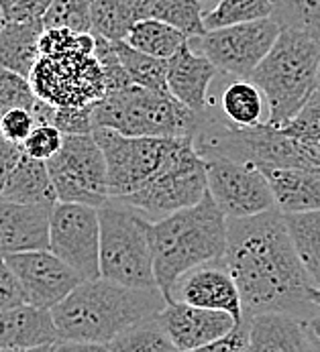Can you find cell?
Listing matches in <instances>:
<instances>
[{
    "instance_id": "52a82bcc",
    "label": "cell",
    "mask_w": 320,
    "mask_h": 352,
    "mask_svg": "<svg viewBox=\"0 0 320 352\" xmlns=\"http://www.w3.org/2000/svg\"><path fill=\"white\" fill-rule=\"evenodd\" d=\"M194 145L204 159L222 157L249 163L259 171L320 167L319 155L290 139L281 129H275L267 122L251 129H235L213 114V110L204 114V122L194 137Z\"/></svg>"
},
{
    "instance_id": "bcb514c9",
    "label": "cell",
    "mask_w": 320,
    "mask_h": 352,
    "mask_svg": "<svg viewBox=\"0 0 320 352\" xmlns=\"http://www.w3.org/2000/svg\"><path fill=\"white\" fill-rule=\"evenodd\" d=\"M17 2L19 0H0V12H2V19L17 6Z\"/></svg>"
},
{
    "instance_id": "f35d334b",
    "label": "cell",
    "mask_w": 320,
    "mask_h": 352,
    "mask_svg": "<svg viewBox=\"0 0 320 352\" xmlns=\"http://www.w3.org/2000/svg\"><path fill=\"white\" fill-rule=\"evenodd\" d=\"M54 126L63 135H92L94 126V106L78 110H55Z\"/></svg>"
},
{
    "instance_id": "7bdbcfd3",
    "label": "cell",
    "mask_w": 320,
    "mask_h": 352,
    "mask_svg": "<svg viewBox=\"0 0 320 352\" xmlns=\"http://www.w3.org/2000/svg\"><path fill=\"white\" fill-rule=\"evenodd\" d=\"M23 157V149L19 145H12L10 141L4 139V135L0 133V194L12 173V169L17 167V163Z\"/></svg>"
},
{
    "instance_id": "ee69618b",
    "label": "cell",
    "mask_w": 320,
    "mask_h": 352,
    "mask_svg": "<svg viewBox=\"0 0 320 352\" xmlns=\"http://www.w3.org/2000/svg\"><path fill=\"white\" fill-rule=\"evenodd\" d=\"M52 352H110L108 344L100 342H82V340H57Z\"/></svg>"
},
{
    "instance_id": "30bf717a",
    "label": "cell",
    "mask_w": 320,
    "mask_h": 352,
    "mask_svg": "<svg viewBox=\"0 0 320 352\" xmlns=\"http://www.w3.org/2000/svg\"><path fill=\"white\" fill-rule=\"evenodd\" d=\"M94 137L105 153L110 200H125L145 188L182 145V139L125 137L110 129H96Z\"/></svg>"
},
{
    "instance_id": "5b68a950",
    "label": "cell",
    "mask_w": 320,
    "mask_h": 352,
    "mask_svg": "<svg viewBox=\"0 0 320 352\" xmlns=\"http://www.w3.org/2000/svg\"><path fill=\"white\" fill-rule=\"evenodd\" d=\"M320 39L300 31H281L266 59L251 74L269 108L267 124L284 129L317 92Z\"/></svg>"
},
{
    "instance_id": "e575fe53",
    "label": "cell",
    "mask_w": 320,
    "mask_h": 352,
    "mask_svg": "<svg viewBox=\"0 0 320 352\" xmlns=\"http://www.w3.org/2000/svg\"><path fill=\"white\" fill-rule=\"evenodd\" d=\"M290 139L298 141L306 149L314 153V147L320 141V90H317L300 112L281 129ZM317 155V153H314Z\"/></svg>"
},
{
    "instance_id": "2e32d148",
    "label": "cell",
    "mask_w": 320,
    "mask_h": 352,
    "mask_svg": "<svg viewBox=\"0 0 320 352\" xmlns=\"http://www.w3.org/2000/svg\"><path fill=\"white\" fill-rule=\"evenodd\" d=\"M167 302H182L194 307L224 311L233 316L237 324L245 320L239 287L224 261L206 263L188 271L175 281Z\"/></svg>"
},
{
    "instance_id": "9a60e30c",
    "label": "cell",
    "mask_w": 320,
    "mask_h": 352,
    "mask_svg": "<svg viewBox=\"0 0 320 352\" xmlns=\"http://www.w3.org/2000/svg\"><path fill=\"white\" fill-rule=\"evenodd\" d=\"M25 303L54 309L84 279L52 251H29L6 256Z\"/></svg>"
},
{
    "instance_id": "4316f807",
    "label": "cell",
    "mask_w": 320,
    "mask_h": 352,
    "mask_svg": "<svg viewBox=\"0 0 320 352\" xmlns=\"http://www.w3.org/2000/svg\"><path fill=\"white\" fill-rule=\"evenodd\" d=\"M264 100V92L251 80H237L220 96V114L235 129H251L262 124Z\"/></svg>"
},
{
    "instance_id": "7c38bea8",
    "label": "cell",
    "mask_w": 320,
    "mask_h": 352,
    "mask_svg": "<svg viewBox=\"0 0 320 352\" xmlns=\"http://www.w3.org/2000/svg\"><path fill=\"white\" fill-rule=\"evenodd\" d=\"M50 251L84 281L100 279L98 208L57 201L50 222Z\"/></svg>"
},
{
    "instance_id": "e0dca14e",
    "label": "cell",
    "mask_w": 320,
    "mask_h": 352,
    "mask_svg": "<svg viewBox=\"0 0 320 352\" xmlns=\"http://www.w3.org/2000/svg\"><path fill=\"white\" fill-rule=\"evenodd\" d=\"M158 320L180 352L213 344L231 334L237 326L235 318L224 311L194 307L182 302H167L158 314Z\"/></svg>"
},
{
    "instance_id": "9c48e42d",
    "label": "cell",
    "mask_w": 320,
    "mask_h": 352,
    "mask_svg": "<svg viewBox=\"0 0 320 352\" xmlns=\"http://www.w3.org/2000/svg\"><path fill=\"white\" fill-rule=\"evenodd\" d=\"M209 194L206 159L198 153L194 139H182L180 149L167 167L137 194L125 198L122 204L139 210L151 222L167 218L180 210L192 208Z\"/></svg>"
},
{
    "instance_id": "d4e9b609",
    "label": "cell",
    "mask_w": 320,
    "mask_h": 352,
    "mask_svg": "<svg viewBox=\"0 0 320 352\" xmlns=\"http://www.w3.org/2000/svg\"><path fill=\"white\" fill-rule=\"evenodd\" d=\"M141 19H156L182 31L188 39H200L204 27V8L198 0H141Z\"/></svg>"
},
{
    "instance_id": "7402d4cb",
    "label": "cell",
    "mask_w": 320,
    "mask_h": 352,
    "mask_svg": "<svg viewBox=\"0 0 320 352\" xmlns=\"http://www.w3.org/2000/svg\"><path fill=\"white\" fill-rule=\"evenodd\" d=\"M277 208L284 214H306L320 210V167L266 169Z\"/></svg>"
},
{
    "instance_id": "4fadbf2b",
    "label": "cell",
    "mask_w": 320,
    "mask_h": 352,
    "mask_svg": "<svg viewBox=\"0 0 320 352\" xmlns=\"http://www.w3.org/2000/svg\"><path fill=\"white\" fill-rule=\"evenodd\" d=\"M279 33L281 29L273 19H264L209 31L196 41L200 53L213 61L218 72L237 76L239 80H249L275 45Z\"/></svg>"
},
{
    "instance_id": "f6af8a7d",
    "label": "cell",
    "mask_w": 320,
    "mask_h": 352,
    "mask_svg": "<svg viewBox=\"0 0 320 352\" xmlns=\"http://www.w3.org/2000/svg\"><path fill=\"white\" fill-rule=\"evenodd\" d=\"M308 326H310L312 334L317 336V340H319V342H320V314H317V316H312V318H308Z\"/></svg>"
},
{
    "instance_id": "836d02e7",
    "label": "cell",
    "mask_w": 320,
    "mask_h": 352,
    "mask_svg": "<svg viewBox=\"0 0 320 352\" xmlns=\"http://www.w3.org/2000/svg\"><path fill=\"white\" fill-rule=\"evenodd\" d=\"M92 0H54L43 19L45 29H70L76 33H92L90 21Z\"/></svg>"
},
{
    "instance_id": "8d00e7d4",
    "label": "cell",
    "mask_w": 320,
    "mask_h": 352,
    "mask_svg": "<svg viewBox=\"0 0 320 352\" xmlns=\"http://www.w3.org/2000/svg\"><path fill=\"white\" fill-rule=\"evenodd\" d=\"M63 145V133L54 124H37L29 139L23 143V153L31 159L50 161Z\"/></svg>"
},
{
    "instance_id": "7dc6e473",
    "label": "cell",
    "mask_w": 320,
    "mask_h": 352,
    "mask_svg": "<svg viewBox=\"0 0 320 352\" xmlns=\"http://www.w3.org/2000/svg\"><path fill=\"white\" fill-rule=\"evenodd\" d=\"M0 352H52V346H41V349H0Z\"/></svg>"
},
{
    "instance_id": "5bb4252c",
    "label": "cell",
    "mask_w": 320,
    "mask_h": 352,
    "mask_svg": "<svg viewBox=\"0 0 320 352\" xmlns=\"http://www.w3.org/2000/svg\"><path fill=\"white\" fill-rule=\"evenodd\" d=\"M209 194L226 218H253L277 208L269 182L257 167L222 157L206 159Z\"/></svg>"
},
{
    "instance_id": "8fae6325",
    "label": "cell",
    "mask_w": 320,
    "mask_h": 352,
    "mask_svg": "<svg viewBox=\"0 0 320 352\" xmlns=\"http://www.w3.org/2000/svg\"><path fill=\"white\" fill-rule=\"evenodd\" d=\"M57 201L103 208L110 200L107 161L94 133L63 135L59 153L47 161Z\"/></svg>"
},
{
    "instance_id": "44dd1931",
    "label": "cell",
    "mask_w": 320,
    "mask_h": 352,
    "mask_svg": "<svg viewBox=\"0 0 320 352\" xmlns=\"http://www.w3.org/2000/svg\"><path fill=\"white\" fill-rule=\"evenodd\" d=\"M57 340L52 309L19 303L0 311V349H41L54 346Z\"/></svg>"
},
{
    "instance_id": "7a4b0ae2",
    "label": "cell",
    "mask_w": 320,
    "mask_h": 352,
    "mask_svg": "<svg viewBox=\"0 0 320 352\" xmlns=\"http://www.w3.org/2000/svg\"><path fill=\"white\" fill-rule=\"evenodd\" d=\"M165 305L160 289L125 287L100 277L82 281L52 311L59 340L108 344L125 330L156 318Z\"/></svg>"
},
{
    "instance_id": "f1b7e54d",
    "label": "cell",
    "mask_w": 320,
    "mask_h": 352,
    "mask_svg": "<svg viewBox=\"0 0 320 352\" xmlns=\"http://www.w3.org/2000/svg\"><path fill=\"white\" fill-rule=\"evenodd\" d=\"M127 43L147 55L171 59L186 43H190V39L167 23H161L156 19H141L131 29Z\"/></svg>"
},
{
    "instance_id": "d6986e66",
    "label": "cell",
    "mask_w": 320,
    "mask_h": 352,
    "mask_svg": "<svg viewBox=\"0 0 320 352\" xmlns=\"http://www.w3.org/2000/svg\"><path fill=\"white\" fill-rule=\"evenodd\" d=\"M249 322V352H320L308 320L294 314H259Z\"/></svg>"
},
{
    "instance_id": "603a6c76",
    "label": "cell",
    "mask_w": 320,
    "mask_h": 352,
    "mask_svg": "<svg viewBox=\"0 0 320 352\" xmlns=\"http://www.w3.org/2000/svg\"><path fill=\"white\" fill-rule=\"evenodd\" d=\"M45 33L43 21L2 19L0 27V67L10 69L29 80Z\"/></svg>"
},
{
    "instance_id": "83f0119b",
    "label": "cell",
    "mask_w": 320,
    "mask_h": 352,
    "mask_svg": "<svg viewBox=\"0 0 320 352\" xmlns=\"http://www.w3.org/2000/svg\"><path fill=\"white\" fill-rule=\"evenodd\" d=\"M286 224L310 285L320 289V210L286 214Z\"/></svg>"
},
{
    "instance_id": "f907efd6",
    "label": "cell",
    "mask_w": 320,
    "mask_h": 352,
    "mask_svg": "<svg viewBox=\"0 0 320 352\" xmlns=\"http://www.w3.org/2000/svg\"><path fill=\"white\" fill-rule=\"evenodd\" d=\"M314 153H317V155H319V157H320V141H319V143H317V147H314Z\"/></svg>"
},
{
    "instance_id": "816d5d0a",
    "label": "cell",
    "mask_w": 320,
    "mask_h": 352,
    "mask_svg": "<svg viewBox=\"0 0 320 352\" xmlns=\"http://www.w3.org/2000/svg\"><path fill=\"white\" fill-rule=\"evenodd\" d=\"M317 90H320V69H319V84H317Z\"/></svg>"
},
{
    "instance_id": "c3c4849f",
    "label": "cell",
    "mask_w": 320,
    "mask_h": 352,
    "mask_svg": "<svg viewBox=\"0 0 320 352\" xmlns=\"http://www.w3.org/2000/svg\"><path fill=\"white\" fill-rule=\"evenodd\" d=\"M198 2L202 4V8H204V14H206V12L214 10V8H216V6H218L222 0H198Z\"/></svg>"
},
{
    "instance_id": "8992f818",
    "label": "cell",
    "mask_w": 320,
    "mask_h": 352,
    "mask_svg": "<svg viewBox=\"0 0 320 352\" xmlns=\"http://www.w3.org/2000/svg\"><path fill=\"white\" fill-rule=\"evenodd\" d=\"M204 116L192 112L171 92H156L137 84L108 90L94 104V126L125 137L184 139L196 137Z\"/></svg>"
},
{
    "instance_id": "b9f144b4",
    "label": "cell",
    "mask_w": 320,
    "mask_h": 352,
    "mask_svg": "<svg viewBox=\"0 0 320 352\" xmlns=\"http://www.w3.org/2000/svg\"><path fill=\"white\" fill-rule=\"evenodd\" d=\"M54 0H19L17 6L4 19H21V21H43L50 12Z\"/></svg>"
},
{
    "instance_id": "484cf974",
    "label": "cell",
    "mask_w": 320,
    "mask_h": 352,
    "mask_svg": "<svg viewBox=\"0 0 320 352\" xmlns=\"http://www.w3.org/2000/svg\"><path fill=\"white\" fill-rule=\"evenodd\" d=\"M141 0H92L90 2V21L92 35L107 41H127L139 16Z\"/></svg>"
},
{
    "instance_id": "681fc988",
    "label": "cell",
    "mask_w": 320,
    "mask_h": 352,
    "mask_svg": "<svg viewBox=\"0 0 320 352\" xmlns=\"http://www.w3.org/2000/svg\"><path fill=\"white\" fill-rule=\"evenodd\" d=\"M308 300L314 303L317 307H320V289L319 287H310V289H308Z\"/></svg>"
},
{
    "instance_id": "6da1fadb",
    "label": "cell",
    "mask_w": 320,
    "mask_h": 352,
    "mask_svg": "<svg viewBox=\"0 0 320 352\" xmlns=\"http://www.w3.org/2000/svg\"><path fill=\"white\" fill-rule=\"evenodd\" d=\"M222 261L239 287L245 318L271 311L312 318V285L279 208L253 218H228Z\"/></svg>"
},
{
    "instance_id": "ffe728a7",
    "label": "cell",
    "mask_w": 320,
    "mask_h": 352,
    "mask_svg": "<svg viewBox=\"0 0 320 352\" xmlns=\"http://www.w3.org/2000/svg\"><path fill=\"white\" fill-rule=\"evenodd\" d=\"M218 69L209 57L194 53L186 43L171 59H167V88L192 112L204 116L209 108V88Z\"/></svg>"
},
{
    "instance_id": "cb8c5ba5",
    "label": "cell",
    "mask_w": 320,
    "mask_h": 352,
    "mask_svg": "<svg viewBox=\"0 0 320 352\" xmlns=\"http://www.w3.org/2000/svg\"><path fill=\"white\" fill-rule=\"evenodd\" d=\"M0 198L17 204H29V206H45L55 208L57 194H55L54 182L47 169V161L31 159L23 153L21 161L12 169Z\"/></svg>"
},
{
    "instance_id": "f546056e",
    "label": "cell",
    "mask_w": 320,
    "mask_h": 352,
    "mask_svg": "<svg viewBox=\"0 0 320 352\" xmlns=\"http://www.w3.org/2000/svg\"><path fill=\"white\" fill-rule=\"evenodd\" d=\"M112 45H114V51L133 84L156 90V92H169L167 59H160V57L147 55L143 51H137L127 41H116Z\"/></svg>"
},
{
    "instance_id": "ac0fdd59",
    "label": "cell",
    "mask_w": 320,
    "mask_h": 352,
    "mask_svg": "<svg viewBox=\"0 0 320 352\" xmlns=\"http://www.w3.org/2000/svg\"><path fill=\"white\" fill-rule=\"evenodd\" d=\"M52 212L54 208L0 198V254L50 251Z\"/></svg>"
},
{
    "instance_id": "1f68e13d",
    "label": "cell",
    "mask_w": 320,
    "mask_h": 352,
    "mask_svg": "<svg viewBox=\"0 0 320 352\" xmlns=\"http://www.w3.org/2000/svg\"><path fill=\"white\" fill-rule=\"evenodd\" d=\"M271 19L281 31H300L320 39V0H269Z\"/></svg>"
},
{
    "instance_id": "60d3db41",
    "label": "cell",
    "mask_w": 320,
    "mask_h": 352,
    "mask_svg": "<svg viewBox=\"0 0 320 352\" xmlns=\"http://www.w3.org/2000/svg\"><path fill=\"white\" fill-rule=\"evenodd\" d=\"M25 303L23 292L19 287V281L12 273V269L8 267V261L4 254H0V311L8 309L12 305Z\"/></svg>"
},
{
    "instance_id": "74e56055",
    "label": "cell",
    "mask_w": 320,
    "mask_h": 352,
    "mask_svg": "<svg viewBox=\"0 0 320 352\" xmlns=\"http://www.w3.org/2000/svg\"><path fill=\"white\" fill-rule=\"evenodd\" d=\"M37 124L39 122H37L33 110H29V108H12L0 120V133L12 145L23 147V143L29 139V135L33 133V129Z\"/></svg>"
},
{
    "instance_id": "ab89813d",
    "label": "cell",
    "mask_w": 320,
    "mask_h": 352,
    "mask_svg": "<svg viewBox=\"0 0 320 352\" xmlns=\"http://www.w3.org/2000/svg\"><path fill=\"white\" fill-rule=\"evenodd\" d=\"M190 352H249V322L243 320L224 338Z\"/></svg>"
},
{
    "instance_id": "d6a6232c",
    "label": "cell",
    "mask_w": 320,
    "mask_h": 352,
    "mask_svg": "<svg viewBox=\"0 0 320 352\" xmlns=\"http://www.w3.org/2000/svg\"><path fill=\"white\" fill-rule=\"evenodd\" d=\"M271 2L269 0H222L214 10L204 14L206 31H216L224 27L245 25L271 19Z\"/></svg>"
},
{
    "instance_id": "277c9868",
    "label": "cell",
    "mask_w": 320,
    "mask_h": 352,
    "mask_svg": "<svg viewBox=\"0 0 320 352\" xmlns=\"http://www.w3.org/2000/svg\"><path fill=\"white\" fill-rule=\"evenodd\" d=\"M149 241L158 287L165 300H169L180 277L200 265L224 258L228 218L216 206L213 196L206 194L196 206L151 222Z\"/></svg>"
},
{
    "instance_id": "4dcf8cb0",
    "label": "cell",
    "mask_w": 320,
    "mask_h": 352,
    "mask_svg": "<svg viewBox=\"0 0 320 352\" xmlns=\"http://www.w3.org/2000/svg\"><path fill=\"white\" fill-rule=\"evenodd\" d=\"M108 349L110 352H180L161 328L158 316L125 330L108 342Z\"/></svg>"
},
{
    "instance_id": "f5cc1de1",
    "label": "cell",
    "mask_w": 320,
    "mask_h": 352,
    "mask_svg": "<svg viewBox=\"0 0 320 352\" xmlns=\"http://www.w3.org/2000/svg\"><path fill=\"white\" fill-rule=\"evenodd\" d=\"M0 27H2V12H0Z\"/></svg>"
},
{
    "instance_id": "d590c367",
    "label": "cell",
    "mask_w": 320,
    "mask_h": 352,
    "mask_svg": "<svg viewBox=\"0 0 320 352\" xmlns=\"http://www.w3.org/2000/svg\"><path fill=\"white\" fill-rule=\"evenodd\" d=\"M37 96L27 78L0 67V120L12 108L33 110Z\"/></svg>"
},
{
    "instance_id": "ba28073f",
    "label": "cell",
    "mask_w": 320,
    "mask_h": 352,
    "mask_svg": "<svg viewBox=\"0 0 320 352\" xmlns=\"http://www.w3.org/2000/svg\"><path fill=\"white\" fill-rule=\"evenodd\" d=\"M100 277L125 287L160 289L149 241L151 220L118 200L98 208Z\"/></svg>"
},
{
    "instance_id": "3957f363",
    "label": "cell",
    "mask_w": 320,
    "mask_h": 352,
    "mask_svg": "<svg viewBox=\"0 0 320 352\" xmlns=\"http://www.w3.org/2000/svg\"><path fill=\"white\" fill-rule=\"evenodd\" d=\"M29 84L35 96L55 110L88 108L103 100L107 80L96 57V37L70 29H45Z\"/></svg>"
}]
</instances>
